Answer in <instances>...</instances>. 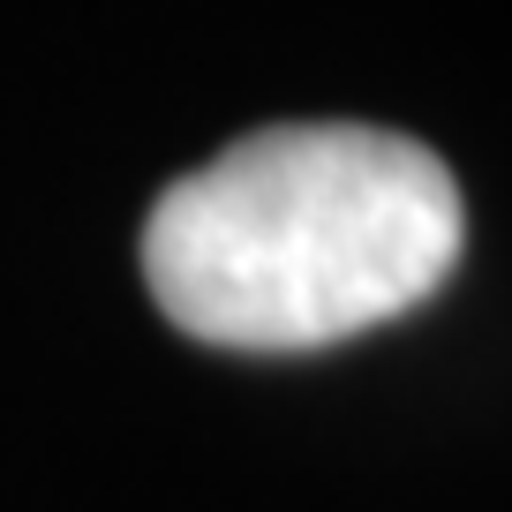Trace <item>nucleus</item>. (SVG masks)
<instances>
[{"label": "nucleus", "instance_id": "obj_1", "mask_svg": "<svg viewBox=\"0 0 512 512\" xmlns=\"http://www.w3.org/2000/svg\"><path fill=\"white\" fill-rule=\"evenodd\" d=\"M467 211L445 159L354 121L264 128L181 174L144 226L151 302L204 347L317 354L422 309Z\"/></svg>", "mask_w": 512, "mask_h": 512}]
</instances>
